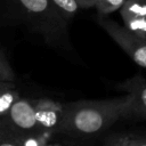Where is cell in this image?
<instances>
[{
  "label": "cell",
  "mask_w": 146,
  "mask_h": 146,
  "mask_svg": "<svg viewBox=\"0 0 146 146\" xmlns=\"http://www.w3.org/2000/svg\"><path fill=\"white\" fill-rule=\"evenodd\" d=\"M24 137L11 131L8 127L6 131L0 136V146H23Z\"/></svg>",
  "instance_id": "obj_13"
},
{
  "label": "cell",
  "mask_w": 146,
  "mask_h": 146,
  "mask_svg": "<svg viewBox=\"0 0 146 146\" xmlns=\"http://www.w3.org/2000/svg\"><path fill=\"white\" fill-rule=\"evenodd\" d=\"M14 83L13 82H6V83H0V92L1 91H3L5 89H7V88H9L10 86H13Z\"/></svg>",
  "instance_id": "obj_16"
},
{
  "label": "cell",
  "mask_w": 146,
  "mask_h": 146,
  "mask_svg": "<svg viewBox=\"0 0 146 146\" xmlns=\"http://www.w3.org/2000/svg\"><path fill=\"white\" fill-rule=\"evenodd\" d=\"M15 79H16V74L14 68L8 62L6 54L2 50H0V83L14 82Z\"/></svg>",
  "instance_id": "obj_12"
},
{
  "label": "cell",
  "mask_w": 146,
  "mask_h": 146,
  "mask_svg": "<svg viewBox=\"0 0 146 146\" xmlns=\"http://www.w3.org/2000/svg\"><path fill=\"white\" fill-rule=\"evenodd\" d=\"M2 119L7 127L18 135L30 136L42 132L35 119L34 99L19 98Z\"/></svg>",
  "instance_id": "obj_4"
},
{
  "label": "cell",
  "mask_w": 146,
  "mask_h": 146,
  "mask_svg": "<svg viewBox=\"0 0 146 146\" xmlns=\"http://www.w3.org/2000/svg\"><path fill=\"white\" fill-rule=\"evenodd\" d=\"M34 108L40 130L42 132H55L62 117L63 105L47 98H39L34 99Z\"/></svg>",
  "instance_id": "obj_6"
},
{
  "label": "cell",
  "mask_w": 146,
  "mask_h": 146,
  "mask_svg": "<svg viewBox=\"0 0 146 146\" xmlns=\"http://www.w3.org/2000/svg\"><path fill=\"white\" fill-rule=\"evenodd\" d=\"M31 27L54 46L68 41L67 22L52 7L50 0H14Z\"/></svg>",
  "instance_id": "obj_2"
},
{
  "label": "cell",
  "mask_w": 146,
  "mask_h": 146,
  "mask_svg": "<svg viewBox=\"0 0 146 146\" xmlns=\"http://www.w3.org/2000/svg\"><path fill=\"white\" fill-rule=\"evenodd\" d=\"M50 2L58 15L65 22L72 19L80 9L76 0H50Z\"/></svg>",
  "instance_id": "obj_9"
},
{
  "label": "cell",
  "mask_w": 146,
  "mask_h": 146,
  "mask_svg": "<svg viewBox=\"0 0 146 146\" xmlns=\"http://www.w3.org/2000/svg\"><path fill=\"white\" fill-rule=\"evenodd\" d=\"M43 146H60V144H49V143H47V144L43 145Z\"/></svg>",
  "instance_id": "obj_17"
},
{
  "label": "cell",
  "mask_w": 146,
  "mask_h": 146,
  "mask_svg": "<svg viewBox=\"0 0 146 146\" xmlns=\"http://www.w3.org/2000/svg\"><path fill=\"white\" fill-rule=\"evenodd\" d=\"M121 89L131 96L129 117L146 119V82L140 76H135L127 81Z\"/></svg>",
  "instance_id": "obj_7"
},
{
  "label": "cell",
  "mask_w": 146,
  "mask_h": 146,
  "mask_svg": "<svg viewBox=\"0 0 146 146\" xmlns=\"http://www.w3.org/2000/svg\"><path fill=\"white\" fill-rule=\"evenodd\" d=\"M103 146H146V136L137 132H115L105 138Z\"/></svg>",
  "instance_id": "obj_8"
},
{
  "label": "cell",
  "mask_w": 146,
  "mask_h": 146,
  "mask_svg": "<svg viewBox=\"0 0 146 146\" xmlns=\"http://www.w3.org/2000/svg\"><path fill=\"white\" fill-rule=\"evenodd\" d=\"M6 129H7V124H6L5 120L3 119H0V136L6 131Z\"/></svg>",
  "instance_id": "obj_15"
},
{
  "label": "cell",
  "mask_w": 146,
  "mask_h": 146,
  "mask_svg": "<svg viewBox=\"0 0 146 146\" xmlns=\"http://www.w3.org/2000/svg\"><path fill=\"white\" fill-rule=\"evenodd\" d=\"M98 24L107 32V34L128 54V56L139 66L146 68V39L139 38L132 32L128 31L124 26L119 25L116 22L98 17Z\"/></svg>",
  "instance_id": "obj_3"
},
{
  "label": "cell",
  "mask_w": 146,
  "mask_h": 146,
  "mask_svg": "<svg viewBox=\"0 0 146 146\" xmlns=\"http://www.w3.org/2000/svg\"><path fill=\"white\" fill-rule=\"evenodd\" d=\"M131 96L129 94L103 100H79L63 105L60 121L55 132L82 137L107 130L122 117H129Z\"/></svg>",
  "instance_id": "obj_1"
},
{
  "label": "cell",
  "mask_w": 146,
  "mask_h": 146,
  "mask_svg": "<svg viewBox=\"0 0 146 146\" xmlns=\"http://www.w3.org/2000/svg\"><path fill=\"white\" fill-rule=\"evenodd\" d=\"M21 98L19 92L15 89V86H10L0 92V119L5 117L10 107Z\"/></svg>",
  "instance_id": "obj_10"
},
{
  "label": "cell",
  "mask_w": 146,
  "mask_h": 146,
  "mask_svg": "<svg viewBox=\"0 0 146 146\" xmlns=\"http://www.w3.org/2000/svg\"><path fill=\"white\" fill-rule=\"evenodd\" d=\"M76 2H78L80 8L87 9V8H90V7H95L97 0H76Z\"/></svg>",
  "instance_id": "obj_14"
},
{
  "label": "cell",
  "mask_w": 146,
  "mask_h": 146,
  "mask_svg": "<svg viewBox=\"0 0 146 146\" xmlns=\"http://www.w3.org/2000/svg\"><path fill=\"white\" fill-rule=\"evenodd\" d=\"M120 14L128 31L146 39V0H125Z\"/></svg>",
  "instance_id": "obj_5"
},
{
  "label": "cell",
  "mask_w": 146,
  "mask_h": 146,
  "mask_svg": "<svg viewBox=\"0 0 146 146\" xmlns=\"http://www.w3.org/2000/svg\"><path fill=\"white\" fill-rule=\"evenodd\" d=\"M125 0H97L95 8L97 9L99 16H106L116 10H120Z\"/></svg>",
  "instance_id": "obj_11"
}]
</instances>
